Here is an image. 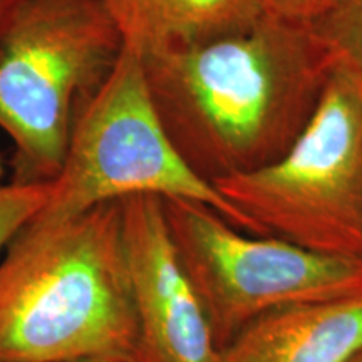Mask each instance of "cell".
<instances>
[{"mask_svg":"<svg viewBox=\"0 0 362 362\" xmlns=\"http://www.w3.org/2000/svg\"><path fill=\"white\" fill-rule=\"evenodd\" d=\"M265 11L282 19L312 24L342 0H262Z\"/></svg>","mask_w":362,"mask_h":362,"instance_id":"7c38bea8","label":"cell"},{"mask_svg":"<svg viewBox=\"0 0 362 362\" xmlns=\"http://www.w3.org/2000/svg\"><path fill=\"white\" fill-rule=\"evenodd\" d=\"M141 61L163 128L211 185L284 156L336 69L310 24L267 11L242 33Z\"/></svg>","mask_w":362,"mask_h":362,"instance_id":"6da1fadb","label":"cell"},{"mask_svg":"<svg viewBox=\"0 0 362 362\" xmlns=\"http://www.w3.org/2000/svg\"><path fill=\"white\" fill-rule=\"evenodd\" d=\"M362 351V297L291 305L262 315L216 362H349Z\"/></svg>","mask_w":362,"mask_h":362,"instance_id":"ba28073f","label":"cell"},{"mask_svg":"<svg viewBox=\"0 0 362 362\" xmlns=\"http://www.w3.org/2000/svg\"><path fill=\"white\" fill-rule=\"evenodd\" d=\"M123 45L103 0H24L0 51V129L13 144V183L61 175L74 112Z\"/></svg>","mask_w":362,"mask_h":362,"instance_id":"3957f363","label":"cell"},{"mask_svg":"<svg viewBox=\"0 0 362 362\" xmlns=\"http://www.w3.org/2000/svg\"><path fill=\"white\" fill-rule=\"evenodd\" d=\"M24 0H0V51H2L4 40L11 29L12 22L16 21Z\"/></svg>","mask_w":362,"mask_h":362,"instance_id":"4fadbf2b","label":"cell"},{"mask_svg":"<svg viewBox=\"0 0 362 362\" xmlns=\"http://www.w3.org/2000/svg\"><path fill=\"white\" fill-rule=\"evenodd\" d=\"M64 362H139L136 352H96Z\"/></svg>","mask_w":362,"mask_h":362,"instance_id":"5bb4252c","label":"cell"},{"mask_svg":"<svg viewBox=\"0 0 362 362\" xmlns=\"http://www.w3.org/2000/svg\"><path fill=\"white\" fill-rule=\"evenodd\" d=\"M310 25L336 69L362 86V0H342Z\"/></svg>","mask_w":362,"mask_h":362,"instance_id":"30bf717a","label":"cell"},{"mask_svg":"<svg viewBox=\"0 0 362 362\" xmlns=\"http://www.w3.org/2000/svg\"><path fill=\"white\" fill-rule=\"evenodd\" d=\"M54 192L49 183H13L0 187V250L17 237V233L34 220L47 205Z\"/></svg>","mask_w":362,"mask_h":362,"instance_id":"8fae6325","label":"cell"},{"mask_svg":"<svg viewBox=\"0 0 362 362\" xmlns=\"http://www.w3.org/2000/svg\"><path fill=\"white\" fill-rule=\"evenodd\" d=\"M214 187L252 235L362 259V86L334 69L314 116L284 156Z\"/></svg>","mask_w":362,"mask_h":362,"instance_id":"277c9868","label":"cell"},{"mask_svg":"<svg viewBox=\"0 0 362 362\" xmlns=\"http://www.w3.org/2000/svg\"><path fill=\"white\" fill-rule=\"evenodd\" d=\"M121 218L139 362H216L218 349L176 252L163 200L155 194L121 198Z\"/></svg>","mask_w":362,"mask_h":362,"instance_id":"52a82bcc","label":"cell"},{"mask_svg":"<svg viewBox=\"0 0 362 362\" xmlns=\"http://www.w3.org/2000/svg\"><path fill=\"white\" fill-rule=\"evenodd\" d=\"M129 194L203 203L250 233L245 218L176 151L149 94L141 54L123 45L107 78L79 103L64 166L29 225L61 223Z\"/></svg>","mask_w":362,"mask_h":362,"instance_id":"5b68a950","label":"cell"},{"mask_svg":"<svg viewBox=\"0 0 362 362\" xmlns=\"http://www.w3.org/2000/svg\"><path fill=\"white\" fill-rule=\"evenodd\" d=\"M124 45L141 56L226 37L255 24L262 0H103Z\"/></svg>","mask_w":362,"mask_h":362,"instance_id":"9c48e42d","label":"cell"},{"mask_svg":"<svg viewBox=\"0 0 362 362\" xmlns=\"http://www.w3.org/2000/svg\"><path fill=\"white\" fill-rule=\"evenodd\" d=\"M349 362H362V351L357 352V354L352 357V359Z\"/></svg>","mask_w":362,"mask_h":362,"instance_id":"9a60e30c","label":"cell"},{"mask_svg":"<svg viewBox=\"0 0 362 362\" xmlns=\"http://www.w3.org/2000/svg\"><path fill=\"white\" fill-rule=\"evenodd\" d=\"M121 200L25 225L0 264V362L136 352Z\"/></svg>","mask_w":362,"mask_h":362,"instance_id":"7a4b0ae2","label":"cell"},{"mask_svg":"<svg viewBox=\"0 0 362 362\" xmlns=\"http://www.w3.org/2000/svg\"><path fill=\"white\" fill-rule=\"evenodd\" d=\"M161 200L218 352L274 310L362 297V259L330 257L245 233L203 203Z\"/></svg>","mask_w":362,"mask_h":362,"instance_id":"8992f818","label":"cell"}]
</instances>
